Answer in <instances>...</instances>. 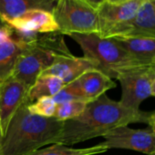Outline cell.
<instances>
[{"label":"cell","instance_id":"6da1fadb","mask_svg":"<svg viewBox=\"0 0 155 155\" xmlns=\"http://www.w3.org/2000/svg\"><path fill=\"white\" fill-rule=\"evenodd\" d=\"M152 112L132 110L120 101L110 100L106 94L89 102L83 112L76 118L63 121L55 144L72 145L88 140L103 137L109 131L131 123L149 124Z\"/></svg>","mask_w":155,"mask_h":155},{"label":"cell","instance_id":"7a4b0ae2","mask_svg":"<svg viewBox=\"0 0 155 155\" xmlns=\"http://www.w3.org/2000/svg\"><path fill=\"white\" fill-rule=\"evenodd\" d=\"M63 121L31 113L24 103L12 118L3 137L1 155H28L48 144H55Z\"/></svg>","mask_w":155,"mask_h":155},{"label":"cell","instance_id":"3957f363","mask_svg":"<svg viewBox=\"0 0 155 155\" xmlns=\"http://www.w3.org/2000/svg\"><path fill=\"white\" fill-rule=\"evenodd\" d=\"M62 34L58 31L40 34L28 42L27 48L19 56L10 78L30 88L38 78L48 68L56 57L68 54Z\"/></svg>","mask_w":155,"mask_h":155},{"label":"cell","instance_id":"277c9868","mask_svg":"<svg viewBox=\"0 0 155 155\" xmlns=\"http://www.w3.org/2000/svg\"><path fill=\"white\" fill-rule=\"evenodd\" d=\"M68 36L81 47L83 57L95 61L99 66V70L110 79H116L121 70L144 66L112 38H104L96 33H74Z\"/></svg>","mask_w":155,"mask_h":155},{"label":"cell","instance_id":"5b68a950","mask_svg":"<svg viewBox=\"0 0 155 155\" xmlns=\"http://www.w3.org/2000/svg\"><path fill=\"white\" fill-rule=\"evenodd\" d=\"M52 14L62 35L100 33L97 8L85 0H57Z\"/></svg>","mask_w":155,"mask_h":155},{"label":"cell","instance_id":"8992f818","mask_svg":"<svg viewBox=\"0 0 155 155\" xmlns=\"http://www.w3.org/2000/svg\"><path fill=\"white\" fill-rule=\"evenodd\" d=\"M116 80L121 87L120 103L127 109L139 110L140 103L150 96L155 71L151 66H137L121 70Z\"/></svg>","mask_w":155,"mask_h":155},{"label":"cell","instance_id":"52a82bcc","mask_svg":"<svg viewBox=\"0 0 155 155\" xmlns=\"http://www.w3.org/2000/svg\"><path fill=\"white\" fill-rule=\"evenodd\" d=\"M103 146L109 149H125L152 155L155 153V133L147 129H131L129 126L118 127L104 136Z\"/></svg>","mask_w":155,"mask_h":155},{"label":"cell","instance_id":"ba28073f","mask_svg":"<svg viewBox=\"0 0 155 155\" xmlns=\"http://www.w3.org/2000/svg\"><path fill=\"white\" fill-rule=\"evenodd\" d=\"M6 22L15 36L26 42L34 40L40 34L58 31L52 12L44 9H32Z\"/></svg>","mask_w":155,"mask_h":155},{"label":"cell","instance_id":"9c48e42d","mask_svg":"<svg viewBox=\"0 0 155 155\" xmlns=\"http://www.w3.org/2000/svg\"><path fill=\"white\" fill-rule=\"evenodd\" d=\"M142 0H130L123 3L103 2L97 9L99 16V36L110 38L121 26L127 24L135 17Z\"/></svg>","mask_w":155,"mask_h":155},{"label":"cell","instance_id":"30bf717a","mask_svg":"<svg viewBox=\"0 0 155 155\" xmlns=\"http://www.w3.org/2000/svg\"><path fill=\"white\" fill-rule=\"evenodd\" d=\"M29 88L9 78L0 89V130L5 136L8 127L20 106L24 103Z\"/></svg>","mask_w":155,"mask_h":155},{"label":"cell","instance_id":"8fae6325","mask_svg":"<svg viewBox=\"0 0 155 155\" xmlns=\"http://www.w3.org/2000/svg\"><path fill=\"white\" fill-rule=\"evenodd\" d=\"M98 69V64L85 57H75L71 53L58 55L52 65L41 75H52L61 79L65 85L68 84L88 70Z\"/></svg>","mask_w":155,"mask_h":155},{"label":"cell","instance_id":"7c38bea8","mask_svg":"<svg viewBox=\"0 0 155 155\" xmlns=\"http://www.w3.org/2000/svg\"><path fill=\"white\" fill-rule=\"evenodd\" d=\"M118 36L155 38V0H142L133 19L119 28L111 38Z\"/></svg>","mask_w":155,"mask_h":155},{"label":"cell","instance_id":"4fadbf2b","mask_svg":"<svg viewBox=\"0 0 155 155\" xmlns=\"http://www.w3.org/2000/svg\"><path fill=\"white\" fill-rule=\"evenodd\" d=\"M72 82L87 103L97 100L107 91L116 87L112 79L98 69L86 71Z\"/></svg>","mask_w":155,"mask_h":155},{"label":"cell","instance_id":"5bb4252c","mask_svg":"<svg viewBox=\"0 0 155 155\" xmlns=\"http://www.w3.org/2000/svg\"><path fill=\"white\" fill-rule=\"evenodd\" d=\"M141 65L151 66L155 61V38L118 36L110 38Z\"/></svg>","mask_w":155,"mask_h":155},{"label":"cell","instance_id":"9a60e30c","mask_svg":"<svg viewBox=\"0 0 155 155\" xmlns=\"http://www.w3.org/2000/svg\"><path fill=\"white\" fill-rule=\"evenodd\" d=\"M26 42L13 34L12 38L0 42V84L11 77L19 56L27 48Z\"/></svg>","mask_w":155,"mask_h":155},{"label":"cell","instance_id":"2e32d148","mask_svg":"<svg viewBox=\"0 0 155 155\" xmlns=\"http://www.w3.org/2000/svg\"><path fill=\"white\" fill-rule=\"evenodd\" d=\"M57 0H0V17L13 19L32 9L53 10Z\"/></svg>","mask_w":155,"mask_h":155},{"label":"cell","instance_id":"e0dca14e","mask_svg":"<svg viewBox=\"0 0 155 155\" xmlns=\"http://www.w3.org/2000/svg\"><path fill=\"white\" fill-rule=\"evenodd\" d=\"M64 86V81L58 77L52 75H40L35 83L29 88L25 101L28 104H31L39 98L53 97Z\"/></svg>","mask_w":155,"mask_h":155},{"label":"cell","instance_id":"ac0fdd59","mask_svg":"<svg viewBox=\"0 0 155 155\" xmlns=\"http://www.w3.org/2000/svg\"><path fill=\"white\" fill-rule=\"evenodd\" d=\"M108 149L101 143L83 149H75L63 144H52L50 147L39 149L28 155H96L107 151Z\"/></svg>","mask_w":155,"mask_h":155},{"label":"cell","instance_id":"d6986e66","mask_svg":"<svg viewBox=\"0 0 155 155\" xmlns=\"http://www.w3.org/2000/svg\"><path fill=\"white\" fill-rule=\"evenodd\" d=\"M87 104V102L82 101H72L58 104L53 118L59 121H65L76 118L83 112Z\"/></svg>","mask_w":155,"mask_h":155},{"label":"cell","instance_id":"ffe728a7","mask_svg":"<svg viewBox=\"0 0 155 155\" xmlns=\"http://www.w3.org/2000/svg\"><path fill=\"white\" fill-rule=\"evenodd\" d=\"M57 104L52 97H42L31 104H28V110L36 115L53 118L56 111Z\"/></svg>","mask_w":155,"mask_h":155},{"label":"cell","instance_id":"44dd1931","mask_svg":"<svg viewBox=\"0 0 155 155\" xmlns=\"http://www.w3.org/2000/svg\"><path fill=\"white\" fill-rule=\"evenodd\" d=\"M56 104H61L65 103L68 101H82V99L79 90L74 85L73 82H70L68 84H66L55 96L52 97ZM86 102V101H85Z\"/></svg>","mask_w":155,"mask_h":155},{"label":"cell","instance_id":"7402d4cb","mask_svg":"<svg viewBox=\"0 0 155 155\" xmlns=\"http://www.w3.org/2000/svg\"><path fill=\"white\" fill-rule=\"evenodd\" d=\"M85 1H86L87 3H89L90 5H91L93 8H95L98 9V8H99L103 2H105L106 0H85Z\"/></svg>","mask_w":155,"mask_h":155},{"label":"cell","instance_id":"603a6c76","mask_svg":"<svg viewBox=\"0 0 155 155\" xmlns=\"http://www.w3.org/2000/svg\"><path fill=\"white\" fill-rule=\"evenodd\" d=\"M149 127L152 130V131L155 133V112H152L150 118V121H149Z\"/></svg>","mask_w":155,"mask_h":155},{"label":"cell","instance_id":"cb8c5ba5","mask_svg":"<svg viewBox=\"0 0 155 155\" xmlns=\"http://www.w3.org/2000/svg\"><path fill=\"white\" fill-rule=\"evenodd\" d=\"M8 25L7 24V22L1 18V17H0V30H1V29H3L4 28H6V27H8Z\"/></svg>","mask_w":155,"mask_h":155},{"label":"cell","instance_id":"d4e9b609","mask_svg":"<svg viewBox=\"0 0 155 155\" xmlns=\"http://www.w3.org/2000/svg\"><path fill=\"white\" fill-rule=\"evenodd\" d=\"M150 96L155 97V80L153 81L151 84V89H150Z\"/></svg>","mask_w":155,"mask_h":155},{"label":"cell","instance_id":"484cf974","mask_svg":"<svg viewBox=\"0 0 155 155\" xmlns=\"http://www.w3.org/2000/svg\"><path fill=\"white\" fill-rule=\"evenodd\" d=\"M106 1L110 2V3H123V2L130 1V0H106Z\"/></svg>","mask_w":155,"mask_h":155},{"label":"cell","instance_id":"4316f807","mask_svg":"<svg viewBox=\"0 0 155 155\" xmlns=\"http://www.w3.org/2000/svg\"><path fill=\"white\" fill-rule=\"evenodd\" d=\"M2 141H3V135L0 130V155H1V147H2Z\"/></svg>","mask_w":155,"mask_h":155},{"label":"cell","instance_id":"83f0119b","mask_svg":"<svg viewBox=\"0 0 155 155\" xmlns=\"http://www.w3.org/2000/svg\"><path fill=\"white\" fill-rule=\"evenodd\" d=\"M151 67L153 68V69H154V71H155V61H154V63H153V64L151 65Z\"/></svg>","mask_w":155,"mask_h":155},{"label":"cell","instance_id":"f1b7e54d","mask_svg":"<svg viewBox=\"0 0 155 155\" xmlns=\"http://www.w3.org/2000/svg\"><path fill=\"white\" fill-rule=\"evenodd\" d=\"M0 89H1V84H0Z\"/></svg>","mask_w":155,"mask_h":155},{"label":"cell","instance_id":"f546056e","mask_svg":"<svg viewBox=\"0 0 155 155\" xmlns=\"http://www.w3.org/2000/svg\"><path fill=\"white\" fill-rule=\"evenodd\" d=\"M152 155H155V153H154V154H152Z\"/></svg>","mask_w":155,"mask_h":155}]
</instances>
